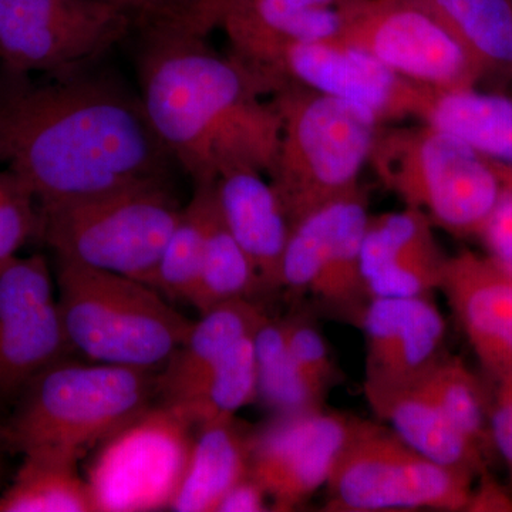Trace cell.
Segmentation results:
<instances>
[{"instance_id":"obj_1","label":"cell","mask_w":512,"mask_h":512,"mask_svg":"<svg viewBox=\"0 0 512 512\" xmlns=\"http://www.w3.org/2000/svg\"><path fill=\"white\" fill-rule=\"evenodd\" d=\"M50 76L37 82L0 69V163L37 204L170 181L173 158L140 97L83 69Z\"/></svg>"},{"instance_id":"obj_2","label":"cell","mask_w":512,"mask_h":512,"mask_svg":"<svg viewBox=\"0 0 512 512\" xmlns=\"http://www.w3.org/2000/svg\"><path fill=\"white\" fill-rule=\"evenodd\" d=\"M141 96L154 133L195 184L228 168L274 167L282 121L247 67L212 49L187 19L140 30Z\"/></svg>"},{"instance_id":"obj_3","label":"cell","mask_w":512,"mask_h":512,"mask_svg":"<svg viewBox=\"0 0 512 512\" xmlns=\"http://www.w3.org/2000/svg\"><path fill=\"white\" fill-rule=\"evenodd\" d=\"M156 370L57 360L26 384L8 419L0 446L22 456L40 454L79 463L150 409L158 396Z\"/></svg>"},{"instance_id":"obj_4","label":"cell","mask_w":512,"mask_h":512,"mask_svg":"<svg viewBox=\"0 0 512 512\" xmlns=\"http://www.w3.org/2000/svg\"><path fill=\"white\" fill-rule=\"evenodd\" d=\"M271 96L282 130L268 180L292 227L362 188L360 174L383 123L360 104L298 84H281Z\"/></svg>"},{"instance_id":"obj_5","label":"cell","mask_w":512,"mask_h":512,"mask_svg":"<svg viewBox=\"0 0 512 512\" xmlns=\"http://www.w3.org/2000/svg\"><path fill=\"white\" fill-rule=\"evenodd\" d=\"M56 286L70 348L92 362L157 372L194 325L151 286L62 256Z\"/></svg>"},{"instance_id":"obj_6","label":"cell","mask_w":512,"mask_h":512,"mask_svg":"<svg viewBox=\"0 0 512 512\" xmlns=\"http://www.w3.org/2000/svg\"><path fill=\"white\" fill-rule=\"evenodd\" d=\"M369 165L404 207L458 238L478 237L501 191L495 161L424 123L383 124Z\"/></svg>"},{"instance_id":"obj_7","label":"cell","mask_w":512,"mask_h":512,"mask_svg":"<svg viewBox=\"0 0 512 512\" xmlns=\"http://www.w3.org/2000/svg\"><path fill=\"white\" fill-rule=\"evenodd\" d=\"M36 237L55 256L153 288L161 255L183 207L170 181H150L86 200L39 205Z\"/></svg>"},{"instance_id":"obj_8","label":"cell","mask_w":512,"mask_h":512,"mask_svg":"<svg viewBox=\"0 0 512 512\" xmlns=\"http://www.w3.org/2000/svg\"><path fill=\"white\" fill-rule=\"evenodd\" d=\"M231 55L255 77L264 94L281 84L360 104L383 124L416 119L426 86L394 73L369 53L340 39L229 40Z\"/></svg>"},{"instance_id":"obj_9","label":"cell","mask_w":512,"mask_h":512,"mask_svg":"<svg viewBox=\"0 0 512 512\" xmlns=\"http://www.w3.org/2000/svg\"><path fill=\"white\" fill-rule=\"evenodd\" d=\"M474 481L423 456L390 427L359 419L326 484V510L467 511Z\"/></svg>"},{"instance_id":"obj_10","label":"cell","mask_w":512,"mask_h":512,"mask_svg":"<svg viewBox=\"0 0 512 512\" xmlns=\"http://www.w3.org/2000/svg\"><path fill=\"white\" fill-rule=\"evenodd\" d=\"M194 427L163 403L104 440L86 478L94 510H170L190 457Z\"/></svg>"},{"instance_id":"obj_11","label":"cell","mask_w":512,"mask_h":512,"mask_svg":"<svg viewBox=\"0 0 512 512\" xmlns=\"http://www.w3.org/2000/svg\"><path fill=\"white\" fill-rule=\"evenodd\" d=\"M133 28L126 10L107 0H0V69H83Z\"/></svg>"},{"instance_id":"obj_12","label":"cell","mask_w":512,"mask_h":512,"mask_svg":"<svg viewBox=\"0 0 512 512\" xmlns=\"http://www.w3.org/2000/svg\"><path fill=\"white\" fill-rule=\"evenodd\" d=\"M339 39L436 90L480 87L476 64L416 0H339Z\"/></svg>"},{"instance_id":"obj_13","label":"cell","mask_w":512,"mask_h":512,"mask_svg":"<svg viewBox=\"0 0 512 512\" xmlns=\"http://www.w3.org/2000/svg\"><path fill=\"white\" fill-rule=\"evenodd\" d=\"M72 352L45 256H16L0 269V400Z\"/></svg>"},{"instance_id":"obj_14","label":"cell","mask_w":512,"mask_h":512,"mask_svg":"<svg viewBox=\"0 0 512 512\" xmlns=\"http://www.w3.org/2000/svg\"><path fill=\"white\" fill-rule=\"evenodd\" d=\"M357 420L322 407L278 416L254 433L249 473L268 494L272 510H296L326 487Z\"/></svg>"},{"instance_id":"obj_15","label":"cell","mask_w":512,"mask_h":512,"mask_svg":"<svg viewBox=\"0 0 512 512\" xmlns=\"http://www.w3.org/2000/svg\"><path fill=\"white\" fill-rule=\"evenodd\" d=\"M357 323L365 335L363 389L412 386L446 356V320L430 296L369 299Z\"/></svg>"},{"instance_id":"obj_16","label":"cell","mask_w":512,"mask_h":512,"mask_svg":"<svg viewBox=\"0 0 512 512\" xmlns=\"http://www.w3.org/2000/svg\"><path fill=\"white\" fill-rule=\"evenodd\" d=\"M439 291L495 382L512 376V275L487 254L448 256Z\"/></svg>"},{"instance_id":"obj_17","label":"cell","mask_w":512,"mask_h":512,"mask_svg":"<svg viewBox=\"0 0 512 512\" xmlns=\"http://www.w3.org/2000/svg\"><path fill=\"white\" fill-rule=\"evenodd\" d=\"M423 212L370 215L362 244L367 298H414L439 291L448 256Z\"/></svg>"},{"instance_id":"obj_18","label":"cell","mask_w":512,"mask_h":512,"mask_svg":"<svg viewBox=\"0 0 512 512\" xmlns=\"http://www.w3.org/2000/svg\"><path fill=\"white\" fill-rule=\"evenodd\" d=\"M264 175L248 165L228 168L215 180V195L225 224L255 265L265 291H276L291 222Z\"/></svg>"},{"instance_id":"obj_19","label":"cell","mask_w":512,"mask_h":512,"mask_svg":"<svg viewBox=\"0 0 512 512\" xmlns=\"http://www.w3.org/2000/svg\"><path fill=\"white\" fill-rule=\"evenodd\" d=\"M363 390L373 413L423 456L476 480L488 470V456L458 431L420 383Z\"/></svg>"},{"instance_id":"obj_20","label":"cell","mask_w":512,"mask_h":512,"mask_svg":"<svg viewBox=\"0 0 512 512\" xmlns=\"http://www.w3.org/2000/svg\"><path fill=\"white\" fill-rule=\"evenodd\" d=\"M252 441L254 433L239 427L235 417L197 426L170 510L217 512L229 488L249 474Z\"/></svg>"},{"instance_id":"obj_21","label":"cell","mask_w":512,"mask_h":512,"mask_svg":"<svg viewBox=\"0 0 512 512\" xmlns=\"http://www.w3.org/2000/svg\"><path fill=\"white\" fill-rule=\"evenodd\" d=\"M416 119L460 138L490 160L512 167V94L480 87H427Z\"/></svg>"},{"instance_id":"obj_22","label":"cell","mask_w":512,"mask_h":512,"mask_svg":"<svg viewBox=\"0 0 512 512\" xmlns=\"http://www.w3.org/2000/svg\"><path fill=\"white\" fill-rule=\"evenodd\" d=\"M265 315L252 299H235L202 313L184 345L158 375V394L164 403L177 402L190 392L232 346L254 335Z\"/></svg>"},{"instance_id":"obj_23","label":"cell","mask_w":512,"mask_h":512,"mask_svg":"<svg viewBox=\"0 0 512 512\" xmlns=\"http://www.w3.org/2000/svg\"><path fill=\"white\" fill-rule=\"evenodd\" d=\"M463 47L481 83L512 84V0H416Z\"/></svg>"},{"instance_id":"obj_24","label":"cell","mask_w":512,"mask_h":512,"mask_svg":"<svg viewBox=\"0 0 512 512\" xmlns=\"http://www.w3.org/2000/svg\"><path fill=\"white\" fill-rule=\"evenodd\" d=\"M365 194L363 188L348 197L323 205L291 227L281 266V288L315 295L333 256L350 212Z\"/></svg>"},{"instance_id":"obj_25","label":"cell","mask_w":512,"mask_h":512,"mask_svg":"<svg viewBox=\"0 0 512 512\" xmlns=\"http://www.w3.org/2000/svg\"><path fill=\"white\" fill-rule=\"evenodd\" d=\"M259 291H264L261 276L225 224L214 183L208 202L200 279L188 303L202 315L221 303L251 299Z\"/></svg>"},{"instance_id":"obj_26","label":"cell","mask_w":512,"mask_h":512,"mask_svg":"<svg viewBox=\"0 0 512 512\" xmlns=\"http://www.w3.org/2000/svg\"><path fill=\"white\" fill-rule=\"evenodd\" d=\"M258 400L254 335L239 340L194 387L170 403L195 427L234 419L239 410ZM165 404V403H164Z\"/></svg>"},{"instance_id":"obj_27","label":"cell","mask_w":512,"mask_h":512,"mask_svg":"<svg viewBox=\"0 0 512 512\" xmlns=\"http://www.w3.org/2000/svg\"><path fill=\"white\" fill-rule=\"evenodd\" d=\"M92 491L69 458L23 456L12 484L0 494V512H94Z\"/></svg>"},{"instance_id":"obj_28","label":"cell","mask_w":512,"mask_h":512,"mask_svg":"<svg viewBox=\"0 0 512 512\" xmlns=\"http://www.w3.org/2000/svg\"><path fill=\"white\" fill-rule=\"evenodd\" d=\"M258 399L276 416L322 409L325 400L303 376L286 342L284 320L265 315L254 333Z\"/></svg>"},{"instance_id":"obj_29","label":"cell","mask_w":512,"mask_h":512,"mask_svg":"<svg viewBox=\"0 0 512 512\" xmlns=\"http://www.w3.org/2000/svg\"><path fill=\"white\" fill-rule=\"evenodd\" d=\"M214 183L195 184L161 255L153 288L168 301L190 302L200 279L207 239V212Z\"/></svg>"},{"instance_id":"obj_30","label":"cell","mask_w":512,"mask_h":512,"mask_svg":"<svg viewBox=\"0 0 512 512\" xmlns=\"http://www.w3.org/2000/svg\"><path fill=\"white\" fill-rule=\"evenodd\" d=\"M434 397L451 423L488 456L491 440V402L480 379L458 357L444 356L419 382Z\"/></svg>"},{"instance_id":"obj_31","label":"cell","mask_w":512,"mask_h":512,"mask_svg":"<svg viewBox=\"0 0 512 512\" xmlns=\"http://www.w3.org/2000/svg\"><path fill=\"white\" fill-rule=\"evenodd\" d=\"M284 322L286 342L296 365L313 390L325 400L329 390L342 379L328 343L308 320L292 318Z\"/></svg>"},{"instance_id":"obj_32","label":"cell","mask_w":512,"mask_h":512,"mask_svg":"<svg viewBox=\"0 0 512 512\" xmlns=\"http://www.w3.org/2000/svg\"><path fill=\"white\" fill-rule=\"evenodd\" d=\"M13 174V173H12ZM37 201L18 175L0 192V269L18 256L19 249L36 235Z\"/></svg>"},{"instance_id":"obj_33","label":"cell","mask_w":512,"mask_h":512,"mask_svg":"<svg viewBox=\"0 0 512 512\" xmlns=\"http://www.w3.org/2000/svg\"><path fill=\"white\" fill-rule=\"evenodd\" d=\"M495 164L501 191L477 239L483 242L485 254L512 275V167L497 161Z\"/></svg>"},{"instance_id":"obj_34","label":"cell","mask_w":512,"mask_h":512,"mask_svg":"<svg viewBox=\"0 0 512 512\" xmlns=\"http://www.w3.org/2000/svg\"><path fill=\"white\" fill-rule=\"evenodd\" d=\"M491 400V440L503 458L512 485V376L495 382Z\"/></svg>"},{"instance_id":"obj_35","label":"cell","mask_w":512,"mask_h":512,"mask_svg":"<svg viewBox=\"0 0 512 512\" xmlns=\"http://www.w3.org/2000/svg\"><path fill=\"white\" fill-rule=\"evenodd\" d=\"M126 10L138 30L177 19L185 12L188 0H107Z\"/></svg>"},{"instance_id":"obj_36","label":"cell","mask_w":512,"mask_h":512,"mask_svg":"<svg viewBox=\"0 0 512 512\" xmlns=\"http://www.w3.org/2000/svg\"><path fill=\"white\" fill-rule=\"evenodd\" d=\"M272 510L271 501L262 485L251 473L229 488L217 512H262Z\"/></svg>"},{"instance_id":"obj_37","label":"cell","mask_w":512,"mask_h":512,"mask_svg":"<svg viewBox=\"0 0 512 512\" xmlns=\"http://www.w3.org/2000/svg\"><path fill=\"white\" fill-rule=\"evenodd\" d=\"M477 480L467 511H512V494L491 476L490 471H484Z\"/></svg>"},{"instance_id":"obj_38","label":"cell","mask_w":512,"mask_h":512,"mask_svg":"<svg viewBox=\"0 0 512 512\" xmlns=\"http://www.w3.org/2000/svg\"><path fill=\"white\" fill-rule=\"evenodd\" d=\"M12 171H0V192L5 190L6 185L9 184V181L12 180Z\"/></svg>"}]
</instances>
